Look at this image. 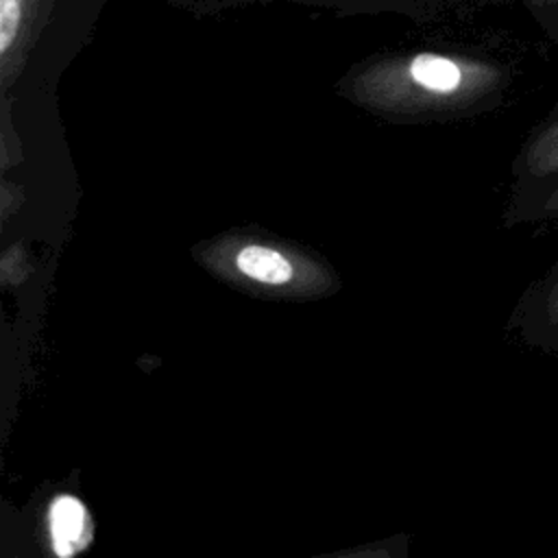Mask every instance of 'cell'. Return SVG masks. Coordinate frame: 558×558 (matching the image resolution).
<instances>
[{"mask_svg":"<svg viewBox=\"0 0 558 558\" xmlns=\"http://www.w3.org/2000/svg\"><path fill=\"white\" fill-rule=\"evenodd\" d=\"M517 329L532 349L558 355V264L523 294L517 307Z\"/></svg>","mask_w":558,"mask_h":558,"instance_id":"cell-1","label":"cell"},{"mask_svg":"<svg viewBox=\"0 0 558 558\" xmlns=\"http://www.w3.org/2000/svg\"><path fill=\"white\" fill-rule=\"evenodd\" d=\"M514 172L521 190L558 179V100L525 140L517 155Z\"/></svg>","mask_w":558,"mask_h":558,"instance_id":"cell-2","label":"cell"},{"mask_svg":"<svg viewBox=\"0 0 558 558\" xmlns=\"http://www.w3.org/2000/svg\"><path fill=\"white\" fill-rule=\"evenodd\" d=\"M85 506L70 495H61L50 506V532L54 551L59 556H72L81 547L89 543V525H87Z\"/></svg>","mask_w":558,"mask_h":558,"instance_id":"cell-3","label":"cell"},{"mask_svg":"<svg viewBox=\"0 0 558 558\" xmlns=\"http://www.w3.org/2000/svg\"><path fill=\"white\" fill-rule=\"evenodd\" d=\"M410 74L412 78L436 94H456L464 81H466V70L442 54H418L410 63Z\"/></svg>","mask_w":558,"mask_h":558,"instance_id":"cell-4","label":"cell"},{"mask_svg":"<svg viewBox=\"0 0 558 558\" xmlns=\"http://www.w3.org/2000/svg\"><path fill=\"white\" fill-rule=\"evenodd\" d=\"M238 268L244 275L257 279V281H264V283H286L292 277L290 262L283 255H279L277 251L259 246V244H253V246H246L244 251H240Z\"/></svg>","mask_w":558,"mask_h":558,"instance_id":"cell-5","label":"cell"},{"mask_svg":"<svg viewBox=\"0 0 558 558\" xmlns=\"http://www.w3.org/2000/svg\"><path fill=\"white\" fill-rule=\"evenodd\" d=\"M514 216L517 220H527V222H556L558 220V179L521 190L519 201L514 205Z\"/></svg>","mask_w":558,"mask_h":558,"instance_id":"cell-6","label":"cell"},{"mask_svg":"<svg viewBox=\"0 0 558 558\" xmlns=\"http://www.w3.org/2000/svg\"><path fill=\"white\" fill-rule=\"evenodd\" d=\"M22 20L20 0H0V52H7L13 44Z\"/></svg>","mask_w":558,"mask_h":558,"instance_id":"cell-7","label":"cell"},{"mask_svg":"<svg viewBox=\"0 0 558 558\" xmlns=\"http://www.w3.org/2000/svg\"><path fill=\"white\" fill-rule=\"evenodd\" d=\"M541 22L543 31L558 39V0H523Z\"/></svg>","mask_w":558,"mask_h":558,"instance_id":"cell-8","label":"cell"}]
</instances>
